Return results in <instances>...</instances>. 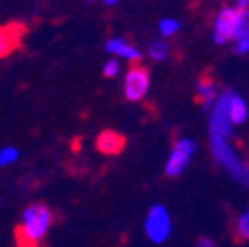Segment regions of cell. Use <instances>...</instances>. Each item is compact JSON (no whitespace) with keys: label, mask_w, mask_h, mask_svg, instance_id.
Segmentation results:
<instances>
[{"label":"cell","mask_w":249,"mask_h":247,"mask_svg":"<svg viewBox=\"0 0 249 247\" xmlns=\"http://www.w3.org/2000/svg\"><path fill=\"white\" fill-rule=\"evenodd\" d=\"M53 224V212L46 204H32L22 212L16 241L20 247H42Z\"/></svg>","instance_id":"cell-1"},{"label":"cell","mask_w":249,"mask_h":247,"mask_svg":"<svg viewBox=\"0 0 249 247\" xmlns=\"http://www.w3.org/2000/svg\"><path fill=\"white\" fill-rule=\"evenodd\" d=\"M249 20V2L239 0L235 4L224 6L217 10L213 22H212V42L215 46H228L231 44L237 28Z\"/></svg>","instance_id":"cell-2"},{"label":"cell","mask_w":249,"mask_h":247,"mask_svg":"<svg viewBox=\"0 0 249 247\" xmlns=\"http://www.w3.org/2000/svg\"><path fill=\"white\" fill-rule=\"evenodd\" d=\"M142 228H144V235L148 237L150 243H154V245L166 243L172 235V218H170V212L166 210V206L154 204L146 212Z\"/></svg>","instance_id":"cell-3"},{"label":"cell","mask_w":249,"mask_h":247,"mask_svg":"<svg viewBox=\"0 0 249 247\" xmlns=\"http://www.w3.org/2000/svg\"><path fill=\"white\" fill-rule=\"evenodd\" d=\"M196 150H198V144H196L194 139H190V137H180V139L172 144L168 157H166L164 174H166L168 178L180 176L186 168H188V164L192 162Z\"/></svg>","instance_id":"cell-4"},{"label":"cell","mask_w":249,"mask_h":247,"mask_svg":"<svg viewBox=\"0 0 249 247\" xmlns=\"http://www.w3.org/2000/svg\"><path fill=\"white\" fill-rule=\"evenodd\" d=\"M150 91V71L144 66H131L123 77V95L131 103H139L146 99Z\"/></svg>","instance_id":"cell-5"},{"label":"cell","mask_w":249,"mask_h":247,"mask_svg":"<svg viewBox=\"0 0 249 247\" xmlns=\"http://www.w3.org/2000/svg\"><path fill=\"white\" fill-rule=\"evenodd\" d=\"M105 52L115 57V59H124V61H129V64H137V61L142 57V52L133 44L129 42L127 38H123V36H111L107 42H105Z\"/></svg>","instance_id":"cell-6"},{"label":"cell","mask_w":249,"mask_h":247,"mask_svg":"<svg viewBox=\"0 0 249 247\" xmlns=\"http://www.w3.org/2000/svg\"><path fill=\"white\" fill-rule=\"evenodd\" d=\"M228 117H230V123L233 127H243L247 119H249V107H247V101L241 93L233 89H228Z\"/></svg>","instance_id":"cell-7"},{"label":"cell","mask_w":249,"mask_h":247,"mask_svg":"<svg viewBox=\"0 0 249 247\" xmlns=\"http://www.w3.org/2000/svg\"><path fill=\"white\" fill-rule=\"evenodd\" d=\"M217 95H220V87L217 83L212 79V77H200L198 83H196V97L202 105L204 111H210L212 105L215 103Z\"/></svg>","instance_id":"cell-8"},{"label":"cell","mask_w":249,"mask_h":247,"mask_svg":"<svg viewBox=\"0 0 249 247\" xmlns=\"http://www.w3.org/2000/svg\"><path fill=\"white\" fill-rule=\"evenodd\" d=\"M20 38H22V26L18 24L0 26V59L6 57L18 48Z\"/></svg>","instance_id":"cell-9"},{"label":"cell","mask_w":249,"mask_h":247,"mask_svg":"<svg viewBox=\"0 0 249 247\" xmlns=\"http://www.w3.org/2000/svg\"><path fill=\"white\" fill-rule=\"evenodd\" d=\"M95 146L99 152L113 157V154H119L124 148V137L119 135L117 131H103V133H99Z\"/></svg>","instance_id":"cell-10"},{"label":"cell","mask_w":249,"mask_h":247,"mask_svg":"<svg viewBox=\"0 0 249 247\" xmlns=\"http://www.w3.org/2000/svg\"><path fill=\"white\" fill-rule=\"evenodd\" d=\"M231 50L237 55H247V52H249V20H245L237 28V32L231 40Z\"/></svg>","instance_id":"cell-11"},{"label":"cell","mask_w":249,"mask_h":247,"mask_svg":"<svg viewBox=\"0 0 249 247\" xmlns=\"http://www.w3.org/2000/svg\"><path fill=\"white\" fill-rule=\"evenodd\" d=\"M180 28H182V24H180V20H178V18L164 16V18H160V20H159V34L162 36V40L176 36V34L180 32Z\"/></svg>","instance_id":"cell-12"},{"label":"cell","mask_w":249,"mask_h":247,"mask_svg":"<svg viewBox=\"0 0 249 247\" xmlns=\"http://www.w3.org/2000/svg\"><path fill=\"white\" fill-rule=\"evenodd\" d=\"M168 53H170V46L166 40H154L146 48V55L154 61H164L168 57Z\"/></svg>","instance_id":"cell-13"},{"label":"cell","mask_w":249,"mask_h":247,"mask_svg":"<svg viewBox=\"0 0 249 247\" xmlns=\"http://www.w3.org/2000/svg\"><path fill=\"white\" fill-rule=\"evenodd\" d=\"M20 160V150L16 146H2L0 148V168H8Z\"/></svg>","instance_id":"cell-14"},{"label":"cell","mask_w":249,"mask_h":247,"mask_svg":"<svg viewBox=\"0 0 249 247\" xmlns=\"http://www.w3.org/2000/svg\"><path fill=\"white\" fill-rule=\"evenodd\" d=\"M235 237L241 241L249 237V213L247 212H241L235 218Z\"/></svg>","instance_id":"cell-15"},{"label":"cell","mask_w":249,"mask_h":247,"mask_svg":"<svg viewBox=\"0 0 249 247\" xmlns=\"http://www.w3.org/2000/svg\"><path fill=\"white\" fill-rule=\"evenodd\" d=\"M121 71H123V66H121V61L119 59H115V57H109L105 64H103V75L105 77H119L121 75Z\"/></svg>","instance_id":"cell-16"},{"label":"cell","mask_w":249,"mask_h":247,"mask_svg":"<svg viewBox=\"0 0 249 247\" xmlns=\"http://www.w3.org/2000/svg\"><path fill=\"white\" fill-rule=\"evenodd\" d=\"M196 247H215V241H213L212 237H208V235H202V237L198 239Z\"/></svg>","instance_id":"cell-17"},{"label":"cell","mask_w":249,"mask_h":247,"mask_svg":"<svg viewBox=\"0 0 249 247\" xmlns=\"http://www.w3.org/2000/svg\"><path fill=\"white\" fill-rule=\"evenodd\" d=\"M103 4H105V6H109V8H113V6H117L119 2H117V0H105Z\"/></svg>","instance_id":"cell-18"}]
</instances>
